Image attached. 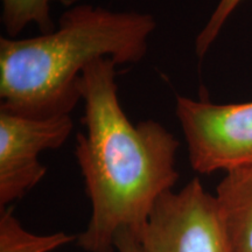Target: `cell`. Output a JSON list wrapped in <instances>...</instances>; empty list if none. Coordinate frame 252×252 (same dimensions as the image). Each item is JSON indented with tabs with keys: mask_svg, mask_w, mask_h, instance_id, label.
I'll list each match as a JSON object with an SVG mask.
<instances>
[{
	"mask_svg": "<svg viewBox=\"0 0 252 252\" xmlns=\"http://www.w3.org/2000/svg\"><path fill=\"white\" fill-rule=\"evenodd\" d=\"M116 63L100 59L80 77L86 131L76 137L78 166L91 203L87 229L76 237L86 252H115L127 229L139 239L151 212L179 180L180 143L153 119L133 125L118 98Z\"/></svg>",
	"mask_w": 252,
	"mask_h": 252,
	"instance_id": "obj_1",
	"label": "cell"
},
{
	"mask_svg": "<svg viewBox=\"0 0 252 252\" xmlns=\"http://www.w3.org/2000/svg\"><path fill=\"white\" fill-rule=\"evenodd\" d=\"M157 21L140 12L82 4L61 15L59 27L30 39L0 37V109L46 118L70 115L90 63H138L147 54Z\"/></svg>",
	"mask_w": 252,
	"mask_h": 252,
	"instance_id": "obj_2",
	"label": "cell"
},
{
	"mask_svg": "<svg viewBox=\"0 0 252 252\" xmlns=\"http://www.w3.org/2000/svg\"><path fill=\"white\" fill-rule=\"evenodd\" d=\"M175 113L195 172L207 175L252 165V100L215 104L179 96Z\"/></svg>",
	"mask_w": 252,
	"mask_h": 252,
	"instance_id": "obj_3",
	"label": "cell"
},
{
	"mask_svg": "<svg viewBox=\"0 0 252 252\" xmlns=\"http://www.w3.org/2000/svg\"><path fill=\"white\" fill-rule=\"evenodd\" d=\"M139 242L143 252H231L215 195L198 178L157 201Z\"/></svg>",
	"mask_w": 252,
	"mask_h": 252,
	"instance_id": "obj_4",
	"label": "cell"
},
{
	"mask_svg": "<svg viewBox=\"0 0 252 252\" xmlns=\"http://www.w3.org/2000/svg\"><path fill=\"white\" fill-rule=\"evenodd\" d=\"M72 128L70 115L36 118L0 109V209L42 180L47 168L39 154L62 147Z\"/></svg>",
	"mask_w": 252,
	"mask_h": 252,
	"instance_id": "obj_5",
	"label": "cell"
},
{
	"mask_svg": "<svg viewBox=\"0 0 252 252\" xmlns=\"http://www.w3.org/2000/svg\"><path fill=\"white\" fill-rule=\"evenodd\" d=\"M215 197L230 250L252 252V165L225 172Z\"/></svg>",
	"mask_w": 252,
	"mask_h": 252,
	"instance_id": "obj_6",
	"label": "cell"
},
{
	"mask_svg": "<svg viewBox=\"0 0 252 252\" xmlns=\"http://www.w3.org/2000/svg\"><path fill=\"white\" fill-rule=\"evenodd\" d=\"M76 241V236L58 231L49 235H36L20 224L12 208L0 214V252H52Z\"/></svg>",
	"mask_w": 252,
	"mask_h": 252,
	"instance_id": "obj_7",
	"label": "cell"
},
{
	"mask_svg": "<svg viewBox=\"0 0 252 252\" xmlns=\"http://www.w3.org/2000/svg\"><path fill=\"white\" fill-rule=\"evenodd\" d=\"M1 23L8 37L17 36L32 24L41 34L55 30L50 0H1Z\"/></svg>",
	"mask_w": 252,
	"mask_h": 252,
	"instance_id": "obj_8",
	"label": "cell"
},
{
	"mask_svg": "<svg viewBox=\"0 0 252 252\" xmlns=\"http://www.w3.org/2000/svg\"><path fill=\"white\" fill-rule=\"evenodd\" d=\"M243 0H219L215 9L213 11L209 20L204 25L202 31L197 34L195 40V52L198 58L202 59L208 50L215 42V40L222 32L223 27L235 9L242 4Z\"/></svg>",
	"mask_w": 252,
	"mask_h": 252,
	"instance_id": "obj_9",
	"label": "cell"
},
{
	"mask_svg": "<svg viewBox=\"0 0 252 252\" xmlns=\"http://www.w3.org/2000/svg\"><path fill=\"white\" fill-rule=\"evenodd\" d=\"M115 250L117 252H143L139 239L127 229H121L115 237Z\"/></svg>",
	"mask_w": 252,
	"mask_h": 252,
	"instance_id": "obj_10",
	"label": "cell"
}]
</instances>
